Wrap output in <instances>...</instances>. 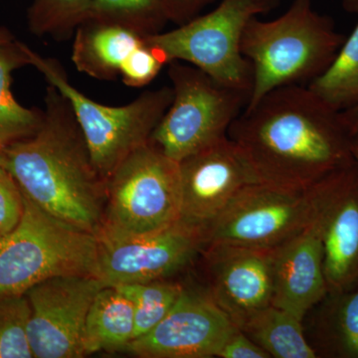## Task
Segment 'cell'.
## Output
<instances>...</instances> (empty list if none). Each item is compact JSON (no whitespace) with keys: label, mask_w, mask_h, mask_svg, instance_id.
I'll list each match as a JSON object with an SVG mask.
<instances>
[{"label":"cell","mask_w":358,"mask_h":358,"mask_svg":"<svg viewBox=\"0 0 358 358\" xmlns=\"http://www.w3.org/2000/svg\"><path fill=\"white\" fill-rule=\"evenodd\" d=\"M228 138L241 148L261 183L307 192L355 162V136L336 112L307 86L271 91L232 122Z\"/></svg>","instance_id":"1"},{"label":"cell","mask_w":358,"mask_h":358,"mask_svg":"<svg viewBox=\"0 0 358 358\" xmlns=\"http://www.w3.org/2000/svg\"><path fill=\"white\" fill-rule=\"evenodd\" d=\"M45 106L38 131L3 148L4 167L42 210L96 234L107 182L92 162L69 101L49 85Z\"/></svg>","instance_id":"2"},{"label":"cell","mask_w":358,"mask_h":358,"mask_svg":"<svg viewBox=\"0 0 358 358\" xmlns=\"http://www.w3.org/2000/svg\"><path fill=\"white\" fill-rule=\"evenodd\" d=\"M345 38L331 17L315 10L312 0H293L275 20L252 17L241 38L242 54L253 72V88L245 109L273 90L308 86L331 64Z\"/></svg>","instance_id":"3"},{"label":"cell","mask_w":358,"mask_h":358,"mask_svg":"<svg viewBox=\"0 0 358 358\" xmlns=\"http://www.w3.org/2000/svg\"><path fill=\"white\" fill-rule=\"evenodd\" d=\"M28 64L69 101L96 173L107 182L122 160L150 140L173 102L171 87L145 91L133 102L112 107L96 103L75 88L58 60L25 44Z\"/></svg>","instance_id":"4"},{"label":"cell","mask_w":358,"mask_h":358,"mask_svg":"<svg viewBox=\"0 0 358 358\" xmlns=\"http://www.w3.org/2000/svg\"><path fill=\"white\" fill-rule=\"evenodd\" d=\"M98 239L94 233L54 217L24 196L17 227L0 239V294H25L61 275H94Z\"/></svg>","instance_id":"5"},{"label":"cell","mask_w":358,"mask_h":358,"mask_svg":"<svg viewBox=\"0 0 358 358\" xmlns=\"http://www.w3.org/2000/svg\"><path fill=\"white\" fill-rule=\"evenodd\" d=\"M254 0H220L210 13L166 32L145 36V42L169 65L185 62L214 81L251 96L253 72L241 52L245 26L262 14Z\"/></svg>","instance_id":"6"},{"label":"cell","mask_w":358,"mask_h":358,"mask_svg":"<svg viewBox=\"0 0 358 358\" xmlns=\"http://www.w3.org/2000/svg\"><path fill=\"white\" fill-rule=\"evenodd\" d=\"M169 66L173 102L150 141L179 162L226 138L249 96L218 84L194 66L179 61Z\"/></svg>","instance_id":"7"},{"label":"cell","mask_w":358,"mask_h":358,"mask_svg":"<svg viewBox=\"0 0 358 358\" xmlns=\"http://www.w3.org/2000/svg\"><path fill=\"white\" fill-rule=\"evenodd\" d=\"M99 231L141 234L180 220L179 164L148 141L115 169L106 186Z\"/></svg>","instance_id":"8"},{"label":"cell","mask_w":358,"mask_h":358,"mask_svg":"<svg viewBox=\"0 0 358 358\" xmlns=\"http://www.w3.org/2000/svg\"><path fill=\"white\" fill-rule=\"evenodd\" d=\"M308 192H291L265 183H253L233 197L203 228L205 246L226 244L273 250L310 223Z\"/></svg>","instance_id":"9"},{"label":"cell","mask_w":358,"mask_h":358,"mask_svg":"<svg viewBox=\"0 0 358 358\" xmlns=\"http://www.w3.org/2000/svg\"><path fill=\"white\" fill-rule=\"evenodd\" d=\"M96 278L106 286L167 280L188 267L205 247L203 229L179 220L141 234L98 231Z\"/></svg>","instance_id":"10"},{"label":"cell","mask_w":358,"mask_h":358,"mask_svg":"<svg viewBox=\"0 0 358 358\" xmlns=\"http://www.w3.org/2000/svg\"><path fill=\"white\" fill-rule=\"evenodd\" d=\"M106 285L94 275H61L35 285L27 334L33 357H84L85 324L92 301Z\"/></svg>","instance_id":"11"},{"label":"cell","mask_w":358,"mask_h":358,"mask_svg":"<svg viewBox=\"0 0 358 358\" xmlns=\"http://www.w3.org/2000/svg\"><path fill=\"white\" fill-rule=\"evenodd\" d=\"M324 248L327 294L358 288V164L341 167L308 190Z\"/></svg>","instance_id":"12"},{"label":"cell","mask_w":358,"mask_h":358,"mask_svg":"<svg viewBox=\"0 0 358 358\" xmlns=\"http://www.w3.org/2000/svg\"><path fill=\"white\" fill-rule=\"evenodd\" d=\"M236 329L207 291L185 288L162 322L122 350L141 358L217 357Z\"/></svg>","instance_id":"13"},{"label":"cell","mask_w":358,"mask_h":358,"mask_svg":"<svg viewBox=\"0 0 358 358\" xmlns=\"http://www.w3.org/2000/svg\"><path fill=\"white\" fill-rule=\"evenodd\" d=\"M178 164L180 221L202 229L245 186L261 183L228 136Z\"/></svg>","instance_id":"14"},{"label":"cell","mask_w":358,"mask_h":358,"mask_svg":"<svg viewBox=\"0 0 358 358\" xmlns=\"http://www.w3.org/2000/svg\"><path fill=\"white\" fill-rule=\"evenodd\" d=\"M273 250L226 244H208L202 250L207 293L238 329L272 305Z\"/></svg>","instance_id":"15"},{"label":"cell","mask_w":358,"mask_h":358,"mask_svg":"<svg viewBox=\"0 0 358 358\" xmlns=\"http://www.w3.org/2000/svg\"><path fill=\"white\" fill-rule=\"evenodd\" d=\"M327 294L322 237L312 218L305 229L273 250L272 305L305 320Z\"/></svg>","instance_id":"16"},{"label":"cell","mask_w":358,"mask_h":358,"mask_svg":"<svg viewBox=\"0 0 358 358\" xmlns=\"http://www.w3.org/2000/svg\"><path fill=\"white\" fill-rule=\"evenodd\" d=\"M73 36L71 59L75 68L101 81L117 79L129 54L145 41L126 26L91 17L78 26Z\"/></svg>","instance_id":"17"},{"label":"cell","mask_w":358,"mask_h":358,"mask_svg":"<svg viewBox=\"0 0 358 358\" xmlns=\"http://www.w3.org/2000/svg\"><path fill=\"white\" fill-rule=\"evenodd\" d=\"M136 331L131 301L114 286H105L92 301L85 324L84 355L124 350Z\"/></svg>","instance_id":"18"},{"label":"cell","mask_w":358,"mask_h":358,"mask_svg":"<svg viewBox=\"0 0 358 358\" xmlns=\"http://www.w3.org/2000/svg\"><path fill=\"white\" fill-rule=\"evenodd\" d=\"M315 322V343L326 357L358 358V288L327 294ZM315 306V307H317Z\"/></svg>","instance_id":"19"},{"label":"cell","mask_w":358,"mask_h":358,"mask_svg":"<svg viewBox=\"0 0 358 358\" xmlns=\"http://www.w3.org/2000/svg\"><path fill=\"white\" fill-rule=\"evenodd\" d=\"M28 64L25 44L13 41L0 46V148L25 140L38 131L44 110L27 109L11 92L13 71Z\"/></svg>","instance_id":"20"},{"label":"cell","mask_w":358,"mask_h":358,"mask_svg":"<svg viewBox=\"0 0 358 358\" xmlns=\"http://www.w3.org/2000/svg\"><path fill=\"white\" fill-rule=\"evenodd\" d=\"M240 329L271 357H317L306 336L303 320L275 306L257 313Z\"/></svg>","instance_id":"21"},{"label":"cell","mask_w":358,"mask_h":358,"mask_svg":"<svg viewBox=\"0 0 358 358\" xmlns=\"http://www.w3.org/2000/svg\"><path fill=\"white\" fill-rule=\"evenodd\" d=\"M307 87L336 112L358 105V23L331 64Z\"/></svg>","instance_id":"22"},{"label":"cell","mask_w":358,"mask_h":358,"mask_svg":"<svg viewBox=\"0 0 358 358\" xmlns=\"http://www.w3.org/2000/svg\"><path fill=\"white\" fill-rule=\"evenodd\" d=\"M94 0H33L28 9V28L38 37L64 41L91 15Z\"/></svg>","instance_id":"23"},{"label":"cell","mask_w":358,"mask_h":358,"mask_svg":"<svg viewBox=\"0 0 358 358\" xmlns=\"http://www.w3.org/2000/svg\"><path fill=\"white\" fill-rule=\"evenodd\" d=\"M114 287L126 294L133 303L136 319L134 339L145 336L162 322L185 289L182 285L169 280Z\"/></svg>","instance_id":"24"},{"label":"cell","mask_w":358,"mask_h":358,"mask_svg":"<svg viewBox=\"0 0 358 358\" xmlns=\"http://www.w3.org/2000/svg\"><path fill=\"white\" fill-rule=\"evenodd\" d=\"M90 17L126 26L143 37L162 32L169 22L162 0H94Z\"/></svg>","instance_id":"25"},{"label":"cell","mask_w":358,"mask_h":358,"mask_svg":"<svg viewBox=\"0 0 358 358\" xmlns=\"http://www.w3.org/2000/svg\"><path fill=\"white\" fill-rule=\"evenodd\" d=\"M29 317L25 294H0V358H34L28 341Z\"/></svg>","instance_id":"26"},{"label":"cell","mask_w":358,"mask_h":358,"mask_svg":"<svg viewBox=\"0 0 358 358\" xmlns=\"http://www.w3.org/2000/svg\"><path fill=\"white\" fill-rule=\"evenodd\" d=\"M164 65L159 55L143 41L126 59L120 70V76L127 86L141 88L150 84Z\"/></svg>","instance_id":"27"},{"label":"cell","mask_w":358,"mask_h":358,"mask_svg":"<svg viewBox=\"0 0 358 358\" xmlns=\"http://www.w3.org/2000/svg\"><path fill=\"white\" fill-rule=\"evenodd\" d=\"M24 213V195L6 167L0 169V239L13 232Z\"/></svg>","instance_id":"28"},{"label":"cell","mask_w":358,"mask_h":358,"mask_svg":"<svg viewBox=\"0 0 358 358\" xmlns=\"http://www.w3.org/2000/svg\"><path fill=\"white\" fill-rule=\"evenodd\" d=\"M217 357L270 358L271 357L262 348L254 343L244 331L236 329L226 339Z\"/></svg>","instance_id":"29"},{"label":"cell","mask_w":358,"mask_h":358,"mask_svg":"<svg viewBox=\"0 0 358 358\" xmlns=\"http://www.w3.org/2000/svg\"><path fill=\"white\" fill-rule=\"evenodd\" d=\"M216 0H162L169 21L183 24L199 15L205 7Z\"/></svg>","instance_id":"30"},{"label":"cell","mask_w":358,"mask_h":358,"mask_svg":"<svg viewBox=\"0 0 358 358\" xmlns=\"http://www.w3.org/2000/svg\"><path fill=\"white\" fill-rule=\"evenodd\" d=\"M343 121L353 136L358 134V105L352 109L341 112Z\"/></svg>","instance_id":"31"},{"label":"cell","mask_w":358,"mask_h":358,"mask_svg":"<svg viewBox=\"0 0 358 358\" xmlns=\"http://www.w3.org/2000/svg\"><path fill=\"white\" fill-rule=\"evenodd\" d=\"M282 0H254V2L260 7L263 13H268L275 8Z\"/></svg>","instance_id":"32"},{"label":"cell","mask_w":358,"mask_h":358,"mask_svg":"<svg viewBox=\"0 0 358 358\" xmlns=\"http://www.w3.org/2000/svg\"><path fill=\"white\" fill-rule=\"evenodd\" d=\"M13 33L6 29V28L0 27V46L9 43V42L13 41Z\"/></svg>","instance_id":"33"},{"label":"cell","mask_w":358,"mask_h":358,"mask_svg":"<svg viewBox=\"0 0 358 358\" xmlns=\"http://www.w3.org/2000/svg\"><path fill=\"white\" fill-rule=\"evenodd\" d=\"M343 7L350 13H358V0H343Z\"/></svg>","instance_id":"34"},{"label":"cell","mask_w":358,"mask_h":358,"mask_svg":"<svg viewBox=\"0 0 358 358\" xmlns=\"http://www.w3.org/2000/svg\"><path fill=\"white\" fill-rule=\"evenodd\" d=\"M352 150L353 157H355V162L358 164V134L353 138Z\"/></svg>","instance_id":"35"},{"label":"cell","mask_w":358,"mask_h":358,"mask_svg":"<svg viewBox=\"0 0 358 358\" xmlns=\"http://www.w3.org/2000/svg\"><path fill=\"white\" fill-rule=\"evenodd\" d=\"M4 166V155H3V150L0 148V169Z\"/></svg>","instance_id":"36"}]
</instances>
